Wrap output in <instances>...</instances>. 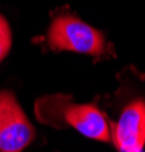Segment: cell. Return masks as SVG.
Segmentation results:
<instances>
[{"instance_id":"obj_1","label":"cell","mask_w":145,"mask_h":152,"mask_svg":"<svg viewBox=\"0 0 145 152\" xmlns=\"http://www.w3.org/2000/svg\"><path fill=\"white\" fill-rule=\"evenodd\" d=\"M36 115L43 122L71 126L88 139L110 142V124L94 104H76L65 95H53L36 102Z\"/></svg>"},{"instance_id":"obj_2","label":"cell","mask_w":145,"mask_h":152,"mask_svg":"<svg viewBox=\"0 0 145 152\" xmlns=\"http://www.w3.org/2000/svg\"><path fill=\"white\" fill-rule=\"evenodd\" d=\"M47 44L56 51H73L95 57L106 50V39L100 30L68 14L53 18L47 32Z\"/></svg>"},{"instance_id":"obj_3","label":"cell","mask_w":145,"mask_h":152,"mask_svg":"<svg viewBox=\"0 0 145 152\" xmlns=\"http://www.w3.org/2000/svg\"><path fill=\"white\" fill-rule=\"evenodd\" d=\"M35 139V129L14 94L0 92V152H23Z\"/></svg>"},{"instance_id":"obj_4","label":"cell","mask_w":145,"mask_h":152,"mask_svg":"<svg viewBox=\"0 0 145 152\" xmlns=\"http://www.w3.org/2000/svg\"><path fill=\"white\" fill-rule=\"evenodd\" d=\"M110 142L119 152H144L145 102L138 99L126 105L119 119L110 126Z\"/></svg>"},{"instance_id":"obj_5","label":"cell","mask_w":145,"mask_h":152,"mask_svg":"<svg viewBox=\"0 0 145 152\" xmlns=\"http://www.w3.org/2000/svg\"><path fill=\"white\" fill-rule=\"evenodd\" d=\"M12 45V33H11V27L8 24V21L3 15H0V62H2Z\"/></svg>"}]
</instances>
